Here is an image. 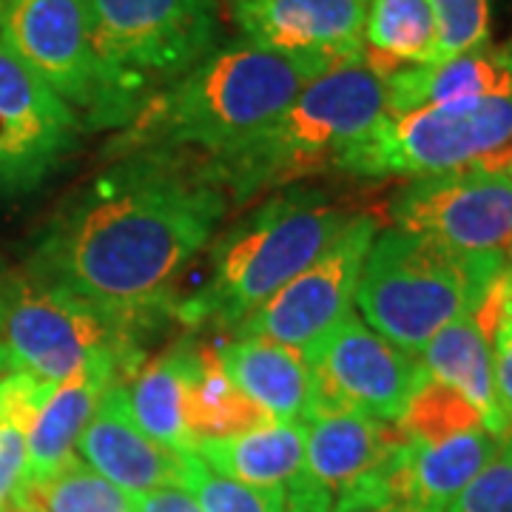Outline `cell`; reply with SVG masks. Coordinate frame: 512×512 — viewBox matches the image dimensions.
Instances as JSON below:
<instances>
[{"mask_svg":"<svg viewBox=\"0 0 512 512\" xmlns=\"http://www.w3.org/2000/svg\"><path fill=\"white\" fill-rule=\"evenodd\" d=\"M225 214L228 197L202 160L177 151L123 154L57 214L29 274L140 339L174 311L180 276Z\"/></svg>","mask_w":512,"mask_h":512,"instance_id":"cell-1","label":"cell"},{"mask_svg":"<svg viewBox=\"0 0 512 512\" xmlns=\"http://www.w3.org/2000/svg\"><path fill=\"white\" fill-rule=\"evenodd\" d=\"M328 63L291 57L242 40L214 49L177 83L154 94L109 143V154L183 151L202 157L239 146L276 120Z\"/></svg>","mask_w":512,"mask_h":512,"instance_id":"cell-2","label":"cell"},{"mask_svg":"<svg viewBox=\"0 0 512 512\" xmlns=\"http://www.w3.org/2000/svg\"><path fill=\"white\" fill-rule=\"evenodd\" d=\"M390 114L387 80L367 57L319 74L276 120L239 146L205 157L208 177L228 202H248L330 168Z\"/></svg>","mask_w":512,"mask_h":512,"instance_id":"cell-3","label":"cell"},{"mask_svg":"<svg viewBox=\"0 0 512 512\" xmlns=\"http://www.w3.org/2000/svg\"><path fill=\"white\" fill-rule=\"evenodd\" d=\"M350 222L322 188L288 185L234 222L211 248V271L174 305L191 328L234 330L302 274Z\"/></svg>","mask_w":512,"mask_h":512,"instance_id":"cell-4","label":"cell"},{"mask_svg":"<svg viewBox=\"0 0 512 512\" xmlns=\"http://www.w3.org/2000/svg\"><path fill=\"white\" fill-rule=\"evenodd\" d=\"M510 256L464 254L402 228L379 231L356 288V311L407 353L464 313H478Z\"/></svg>","mask_w":512,"mask_h":512,"instance_id":"cell-5","label":"cell"},{"mask_svg":"<svg viewBox=\"0 0 512 512\" xmlns=\"http://www.w3.org/2000/svg\"><path fill=\"white\" fill-rule=\"evenodd\" d=\"M100 128H117L214 52V0H92Z\"/></svg>","mask_w":512,"mask_h":512,"instance_id":"cell-6","label":"cell"},{"mask_svg":"<svg viewBox=\"0 0 512 512\" xmlns=\"http://www.w3.org/2000/svg\"><path fill=\"white\" fill-rule=\"evenodd\" d=\"M0 353L9 370L49 384L100 359L120 362L131 376L143 365L137 339L29 271L0 276Z\"/></svg>","mask_w":512,"mask_h":512,"instance_id":"cell-7","label":"cell"},{"mask_svg":"<svg viewBox=\"0 0 512 512\" xmlns=\"http://www.w3.org/2000/svg\"><path fill=\"white\" fill-rule=\"evenodd\" d=\"M512 148V92L387 114L336 171L353 177H421L481 163Z\"/></svg>","mask_w":512,"mask_h":512,"instance_id":"cell-8","label":"cell"},{"mask_svg":"<svg viewBox=\"0 0 512 512\" xmlns=\"http://www.w3.org/2000/svg\"><path fill=\"white\" fill-rule=\"evenodd\" d=\"M305 356L311 365L305 421L353 410L396 424L427 379L419 356L387 342L353 311Z\"/></svg>","mask_w":512,"mask_h":512,"instance_id":"cell-9","label":"cell"},{"mask_svg":"<svg viewBox=\"0 0 512 512\" xmlns=\"http://www.w3.org/2000/svg\"><path fill=\"white\" fill-rule=\"evenodd\" d=\"M393 228L464 254L510 256L512 168L498 157L410 177L390 202Z\"/></svg>","mask_w":512,"mask_h":512,"instance_id":"cell-10","label":"cell"},{"mask_svg":"<svg viewBox=\"0 0 512 512\" xmlns=\"http://www.w3.org/2000/svg\"><path fill=\"white\" fill-rule=\"evenodd\" d=\"M0 40L86 123L100 128L103 89L94 52L92 0H3Z\"/></svg>","mask_w":512,"mask_h":512,"instance_id":"cell-11","label":"cell"},{"mask_svg":"<svg viewBox=\"0 0 512 512\" xmlns=\"http://www.w3.org/2000/svg\"><path fill=\"white\" fill-rule=\"evenodd\" d=\"M379 234L373 217H350L311 265L274 293L259 311L231 330L234 336H259L308 350L336 328L350 311L365 268L367 251Z\"/></svg>","mask_w":512,"mask_h":512,"instance_id":"cell-12","label":"cell"},{"mask_svg":"<svg viewBox=\"0 0 512 512\" xmlns=\"http://www.w3.org/2000/svg\"><path fill=\"white\" fill-rule=\"evenodd\" d=\"M77 111L0 40V194L40 185L77 143Z\"/></svg>","mask_w":512,"mask_h":512,"instance_id":"cell-13","label":"cell"},{"mask_svg":"<svg viewBox=\"0 0 512 512\" xmlns=\"http://www.w3.org/2000/svg\"><path fill=\"white\" fill-rule=\"evenodd\" d=\"M370 0H234L245 40L328 66L365 57Z\"/></svg>","mask_w":512,"mask_h":512,"instance_id":"cell-14","label":"cell"},{"mask_svg":"<svg viewBox=\"0 0 512 512\" xmlns=\"http://www.w3.org/2000/svg\"><path fill=\"white\" fill-rule=\"evenodd\" d=\"M498 444L501 439L484 427L433 441L399 436L396 450L376 473L387 504L396 512H447L456 495L495 456Z\"/></svg>","mask_w":512,"mask_h":512,"instance_id":"cell-15","label":"cell"},{"mask_svg":"<svg viewBox=\"0 0 512 512\" xmlns=\"http://www.w3.org/2000/svg\"><path fill=\"white\" fill-rule=\"evenodd\" d=\"M77 458L128 495L183 487L185 453L165 447L140 430L128 410L126 382L109 384L100 396L94 416L77 441Z\"/></svg>","mask_w":512,"mask_h":512,"instance_id":"cell-16","label":"cell"},{"mask_svg":"<svg viewBox=\"0 0 512 512\" xmlns=\"http://www.w3.org/2000/svg\"><path fill=\"white\" fill-rule=\"evenodd\" d=\"M396 444V427L367 413L348 410L308 419L305 467L296 481L336 504L339 495L376 476Z\"/></svg>","mask_w":512,"mask_h":512,"instance_id":"cell-17","label":"cell"},{"mask_svg":"<svg viewBox=\"0 0 512 512\" xmlns=\"http://www.w3.org/2000/svg\"><path fill=\"white\" fill-rule=\"evenodd\" d=\"M128 376L131 373L120 362L100 359V362L80 367L69 379L52 387V393L37 410L29 436H26L29 461H26L23 484L49 478L66 461L77 456V441L94 416L100 396L106 393L109 384L126 382Z\"/></svg>","mask_w":512,"mask_h":512,"instance_id":"cell-18","label":"cell"},{"mask_svg":"<svg viewBox=\"0 0 512 512\" xmlns=\"http://www.w3.org/2000/svg\"><path fill=\"white\" fill-rule=\"evenodd\" d=\"M384 80L390 114L507 94L512 92V40L487 43L430 66L393 69L384 72Z\"/></svg>","mask_w":512,"mask_h":512,"instance_id":"cell-19","label":"cell"},{"mask_svg":"<svg viewBox=\"0 0 512 512\" xmlns=\"http://www.w3.org/2000/svg\"><path fill=\"white\" fill-rule=\"evenodd\" d=\"M416 356L430 379L453 387L473 404L481 424L493 436L504 439L510 433L512 421L495 387L490 336L478 313H464L444 325Z\"/></svg>","mask_w":512,"mask_h":512,"instance_id":"cell-20","label":"cell"},{"mask_svg":"<svg viewBox=\"0 0 512 512\" xmlns=\"http://www.w3.org/2000/svg\"><path fill=\"white\" fill-rule=\"evenodd\" d=\"M217 356L228 379L271 419H305L311 402V365L305 350L259 336H234L217 348Z\"/></svg>","mask_w":512,"mask_h":512,"instance_id":"cell-21","label":"cell"},{"mask_svg":"<svg viewBox=\"0 0 512 512\" xmlns=\"http://www.w3.org/2000/svg\"><path fill=\"white\" fill-rule=\"evenodd\" d=\"M308 421H268L248 433L194 444V453L222 476L262 490H288L305 467Z\"/></svg>","mask_w":512,"mask_h":512,"instance_id":"cell-22","label":"cell"},{"mask_svg":"<svg viewBox=\"0 0 512 512\" xmlns=\"http://www.w3.org/2000/svg\"><path fill=\"white\" fill-rule=\"evenodd\" d=\"M194 348L197 345L191 342L171 348L160 359L137 370L131 384H126L128 410L140 424V430L180 453L194 450L185 421V393H188Z\"/></svg>","mask_w":512,"mask_h":512,"instance_id":"cell-23","label":"cell"},{"mask_svg":"<svg viewBox=\"0 0 512 512\" xmlns=\"http://www.w3.org/2000/svg\"><path fill=\"white\" fill-rule=\"evenodd\" d=\"M185 421L191 441L197 444V441L239 436L274 419L228 379L217 350L197 345L191 376H188V393H185Z\"/></svg>","mask_w":512,"mask_h":512,"instance_id":"cell-24","label":"cell"},{"mask_svg":"<svg viewBox=\"0 0 512 512\" xmlns=\"http://www.w3.org/2000/svg\"><path fill=\"white\" fill-rule=\"evenodd\" d=\"M365 57L382 72L439 63V26L430 0H370Z\"/></svg>","mask_w":512,"mask_h":512,"instance_id":"cell-25","label":"cell"},{"mask_svg":"<svg viewBox=\"0 0 512 512\" xmlns=\"http://www.w3.org/2000/svg\"><path fill=\"white\" fill-rule=\"evenodd\" d=\"M15 512H134V495L74 456L57 473L20 487Z\"/></svg>","mask_w":512,"mask_h":512,"instance_id":"cell-26","label":"cell"},{"mask_svg":"<svg viewBox=\"0 0 512 512\" xmlns=\"http://www.w3.org/2000/svg\"><path fill=\"white\" fill-rule=\"evenodd\" d=\"M393 427L399 430L402 439L433 441L461 433V430L484 427V424L473 410V404L467 402L458 390L427 376L424 384L416 390V396L407 404L402 419L396 421Z\"/></svg>","mask_w":512,"mask_h":512,"instance_id":"cell-27","label":"cell"},{"mask_svg":"<svg viewBox=\"0 0 512 512\" xmlns=\"http://www.w3.org/2000/svg\"><path fill=\"white\" fill-rule=\"evenodd\" d=\"M183 487L202 512H285V490H262L211 470L194 450L185 453Z\"/></svg>","mask_w":512,"mask_h":512,"instance_id":"cell-28","label":"cell"},{"mask_svg":"<svg viewBox=\"0 0 512 512\" xmlns=\"http://www.w3.org/2000/svg\"><path fill=\"white\" fill-rule=\"evenodd\" d=\"M478 316L487 328L490 348H493L498 399H501V407L507 410L512 421V262L495 279V285L487 293Z\"/></svg>","mask_w":512,"mask_h":512,"instance_id":"cell-29","label":"cell"},{"mask_svg":"<svg viewBox=\"0 0 512 512\" xmlns=\"http://www.w3.org/2000/svg\"><path fill=\"white\" fill-rule=\"evenodd\" d=\"M439 26V60L490 43V0H430Z\"/></svg>","mask_w":512,"mask_h":512,"instance_id":"cell-30","label":"cell"},{"mask_svg":"<svg viewBox=\"0 0 512 512\" xmlns=\"http://www.w3.org/2000/svg\"><path fill=\"white\" fill-rule=\"evenodd\" d=\"M447 512H512V430Z\"/></svg>","mask_w":512,"mask_h":512,"instance_id":"cell-31","label":"cell"},{"mask_svg":"<svg viewBox=\"0 0 512 512\" xmlns=\"http://www.w3.org/2000/svg\"><path fill=\"white\" fill-rule=\"evenodd\" d=\"M330 512H396V510L387 504L382 484H379V476H370L367 481L356 484V487L348 490L345 495H339Z\"/></svg>","mask_w":512,"mask_h":512,"instance_id":"cell-32","label":"cell"},{"mask_svg":"<svg viewBox=\"0 0 512 512\" xmlns=\"http://www.w3.org/2000/svg\"><path fill=\"white\" fill-rule=\"evenodd\" d=\"M134 512H202L197 498L185 487H160L134 495Z\"/></svg>","mask_w":512,"mask_h":512,"instance_id":"cell-33","label":"cell"},{"mask_svg":"<svg viewBox=\"0 0 512 512\" xmlns=\"http://www.w3.org/2000/svg\"><path fill=\"white\" fill-rule=\"evenodd\" d=\"M6 370H9V367H6V359H3V353H0V376H3Z\"/></svg>","mask_w":512,"mask_h":512,"instance_id":"cell-34","label":"cell"},{"mask_svg":"<svg viewBox=\"0 0 512 512\" xmlns=\"http://www.w3.org/2000/svg\"><path fill=\"white\" fill-rule=\"evenodd\" d=\"M510 151H512V148H510ZM504 163H507V165H510V168H512V157H510V160H504Z\"/></svg>","mask_w":512,"mask_h":512,"instance_id":"cell-35","label":"cell"},{"mask_svg":"<svg viewBox=\"0 0 512 512\" xmlns=\"http://www.w3.org/2000/svg\"><path fill=\"white\" fill-rule=\"evenodd\" d=\"M510 262H512V248H510Z\"/></svg>","mask_w":512,"mask_h":512,"instance_id":"cell-36","label":"cell"},{"mask_svg":"<svg viewBox=\"0 0 512 512\" xmlns=\"http://www.w3.org/2000/svg\"><path fill=\"white\" fill-rule=\"evenodd\" d=\"M0 3H3V0H0Z\"/></svg>","mask_w":512,"mask_h":512,"instance_id":"cell-37","label":"cell"}]
</instances>
